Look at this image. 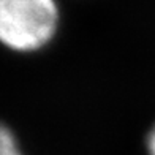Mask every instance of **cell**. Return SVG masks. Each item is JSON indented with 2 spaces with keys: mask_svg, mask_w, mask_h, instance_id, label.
Returning a JSON list of instances; mask_svg holds the SVG:
<instances>
[{
  "mask_svg": "<svg viewBox=\"0 0 155 155\" xmlns=\"http://www.w3.org/2000/svg\"><path fill=\"white\" fill-rule=\"evenodd\" d=\"M59 27L55 0H0V43L15 52H35Z\"/></svg>",
  "mask_w": 155,
  "mask_h": 155,
  "instance_id": "cell-1",
  "label": "cell"
},
{
  "mask_svg": "<svg viewBox=\"0 0 155 155\" xmlns=\"http://www.w3.org/2000/svg\"><path fill=\"white\" fill-rule=\"evenodd\" d=\"M0 155H24L13 131L0 124Z\"/></svg>",
  "mask_w": 155,
  "mask_h": 155,
  "instance_id": "cell-2",
  "label": "cell"
},
{
  "mask_svg": "<svg viewBox=\"0 0 155 155\" xmlns=\"http://www.w3.org/2000/svg\"><path fill=\"white\" fill-rule=\"evenodd\" d=\"M147 153L155 155V127L150 130L149 136H147Z\"/></svg>",
  "mask_w": 155,
  "mask_h": 155,
  "instance_id": "cell-3",
  "label": "cell"
}]
</instances>
